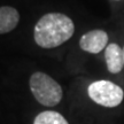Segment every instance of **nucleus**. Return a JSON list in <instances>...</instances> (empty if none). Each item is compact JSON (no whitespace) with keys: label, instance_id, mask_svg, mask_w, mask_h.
Masks as SVG:
<instances>
[{"label":"nucleus","instance_id":"obj_3","mask_svg":"<svg viewBox=\"0 0 124 124\" xmlns=\"http://www.w3.org/2000/svg\"><path fill=\"white\" fill-rule=\"evenodd\" d=\"M90 99L106 108L120 106L124 99L123 89L110 80H95L87 89Z\"/></svg>","mask_w":124,"mask_h":124},{"label":"nucleus","instance_id":"obj_2","mask_svg":"<svg viewBox=\"0 0 124 124\" xmlns=\"http://www.w3.org/2000/svg\"><path fill=\"white\" fill-rule=\"evenodd\" d=\"M29 85L35 99L43 106L54 107L62 100V87L56 80L45 72H33L30 77Z\"/></svg>","mask_w":124,"mask_h":124},{"label":"nucleus","instance_id":"obj_5","mask_svg":"<svg viewBox=\"0 0 124 124\" xmlns=\"http://www.w3.org/2000/svg\"><path fill=\"white\" fill-rule=\"evenodd\" d=\"M105 60L107 69L110 74H120L124 68L123 48L116 43H110L105 49Z\"/></svg>","mask_w":124,"mask_h":124},{"label":"nucleus","instance_id":"obj_7","mask_svg":"<svg viewBox=\"0 0 124 124\" xmlns=\"http://www.w3.org/2000/svg\"><path fill=\"white\" fill-rule=\"evenodd\" d=\"M33 124H69L60 113L54 110H45L35 117Z\"/></svg>","mask_w":124,"mask_h":124},{"label":"nucleus","instance_id":"obj_4","mask_svg":"<svg viewBox=\"0 0 124 124\" xmlns=\"http://www.w3.org/2000/svg\"><path fill=\"white\" fill-rule=\"evenodd\" d=\"M108 33L103 30H92L89 31L80 37L79 46L84 52L91 54H98L101 51L106 49L108 46Z\"/></svg>","mask_w":124,"mask_h":124},{"label":"nucleus","instance_id":"obj_1","mask_svg":"<svg viewBox=\"0 0 124 124\" xmlns=\"http://www.w3.org/2000/svg\"><path fill=\"white\" fill-rule=\"evenodd\" d=\"M75 24L69 16L61 13H48L39 18L33 30L36 44L43 48H55L70 39Z\"/></svg>","mask_w":124,"mask_h":124},{"label":"nucleus","instance_id":"obj_6","mask_svg":"<svg viewBox=\"0 0 124 124\" xmlns=\"http://www.w3.org/2000/svg\"><path fill=\"white\" fill-rule=\"evenodd\" d=\"M20 14L17 9L10 6L0 7V35L8 33L17 27Z\"/></svg>","mask_w":124,"mask_h":124},{"label":"nucleus","instance_id":"obj_8","mask_svg":"<svg viewBox=\"0 0 124 124\" xmlns=\"http://www.w3.org/2000/svg\"><path fill=\"white\" fill-rule=\"evenodd\" d=\"M123 59H124V47H123Z\"/></svg>","mask_w":124,"mask_h":124}]
</instances>
